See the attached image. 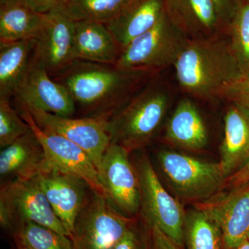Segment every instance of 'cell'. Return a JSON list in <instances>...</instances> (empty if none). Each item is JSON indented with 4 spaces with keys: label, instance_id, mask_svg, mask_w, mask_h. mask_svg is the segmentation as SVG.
<instances>
[{
    "label": "cell",
    "instance_id": "obj_1",
    "mask_svg": "<svg viewBox=\"0 0 249 249\" xmlns=\"http://www.w3.org/2000/svg\"><path fill=\"white\" fill-rule=\"evenodd\" d=\"M152 73L76 60L54 80L67 90L76 107L87 113L86 117L109 119L133 97L131 95Z\"/></svg>",
    "mask_w": 249,
    "mask_h": 249
},
{
    "label": "cell",
    "instance_id": "obj_2",
    "mask_svg": "<svg viewBox=\"0 0 249 249\" xmlns=\"http://www.w3.org/2000/svg\"><path fill=\"white\" fill-rule=\"evenodd\" d=\"M174 66L181 88L202 98L224 97L245 77L230 41L219 36L189 40Z\"/></svg>",
    "mask_w": 249,
    "mask_h": 249
},
{
    "label": "cell",
    "instance_id": "obj_3",
    "mask_svg": "<svg viewBox=\"0 0 249 249\" xmlns=\"http://www.w3.org/2000/svg\"><path fill=\"white\" fill-rule=\"evenodd\" d=\"M169 97L159 85H147L108 120L111 143L129 152L147 145L164 119Z\"/></svg>",
    "mask_w": 249,
    "mask_h": 249
},
{
    "label": "cell",
    "instance_id": "obj_4",
    "mask_svg": "<svg viewBox=\"0 0 249 249\" xmlns=\"http://www.w3.org/2000/svg\"><path fill=\"white\" fill-rule=\"evenodd\" d=\"M188 41L165 13L150 30L122 49L115 65L124 70L153 73L174 65Z\"/></svg>",
    "mask_w": 249,
    "mask_h": 249
},
{
    "label": "cell",
    "instance_id": "obj_5",
    "mask_svg": "<svg viewBox=\"0 0 249 249\" xmlns=\"http://www.w3.org/2000/svg\"><path fill=\"white\" fill-rule=\"evenodd\" d=\"M32 222L71 237L49 204L37 176L6 181L0 191V222L4 228Z\"/></svg>",
    "mask_w": 249,
    "mask_h": 249
},
{
    "label": "cell",
    "instance_id": "obj_6",
    "mask_svg": "<svg viewBox=\"0 0 249 249\" xmlns=\"http://www.w3.org/2000/svg\"><path fill=\"white\" fill-rule=\"evenodd\" d=\"M132 222L106 196L91 190L75 224V248L113 249L130 230Z\"/></svg>",
    "mask_w": 249,
    "mask_h": 249
},
{
    "label": "cell",
    "instance_id": "obj_7",
    "mask_svg": "<svg viewBox=\"0 0 249 249\" xmlns=\"http://www.w3.org/2000/svg\"><path fill=\"white\" fill-rule=\"evenodd\" d=\"M158 160L174 191L186 199H209L227 179L219 162L205 161L170 150L160 151Z\"/></svg>",
    "mask_w": 249,
    "mask_h": 249
},
{
    "label": "cell",
    "instance_id": "obj_8",
    "mask_svg": "<svg viewBox=\"0 0 249 249\" xmlns=\"http://www.w3.org/2000/svg\"><path fill=\"white\" fill-rule=\"evenodd\" d=\"M134 165L140 188L141 206L149 224L157 226L178 247H182L186 213L165 189L148 157L141 156Z\"/></svg>",
    "mask_w": 249,
    "mask_h": 249
},
{
    "label": "cell",
    "instance_id": "obj_9",
    "mask_svg": "<svg viewBox=\"0 0 249 249\" xmlns=\"http://www.w3.org/2000/svg\"><path fill=\"white\" fill-rule=\"evenodd\" d=\"M17 105L19 114L29 124L43 148L47 168L78 177L88 183L89 189L106 196L98 178L97 168L89 155L65 137L41 129L27 109L22 105Z\"/></svg>",
    "mask_w": 249,
    "mask_h": 249
},
{
    "label": "cell",
    "instance_id": "obj_10",
    "mask_svg": "<svg viewBox=\"0 0 249 249\" xmlns=\"http://www.w3.org/2000/svg\"><path fill=\"white\" fill-rule=\"evenodd\" d=\"M22 106L41 129L65 137L83 148L98 170L103 155L111 143L107 130L109 119L103 116L75 119Z\"/></svg>",
    "mask_w": 249,
    "mask_h": 249
},
{
    "label": "cell",
    "instance_id": "obj_11",
    "mask_svg": "<svg viewBox=\"0 0 249 249\" xmlns=\"http://www.w3.org/2000/svg\"><path fill=\"white\" fill-rule=\"evenodd\" d=\"M129 155L124 147L110 143L98 170L106 197L127 217L137 213L141 208L138 177Z\"/></svg>",
    "mask_w": 249,
    "mask_h": 249
},
{
    "label": "cell",
    "instance_id": "obj_12",
    "mask_svg": "<svg viewBox=\"0 0 249 249\" xmlns=\"http://www.w3.org/2000/svg\"><path fill=\"white\" fill-rule=\"evenodd\" d=\"M74 24L62 11L44 16L43 24L36 38L35 55L53 79L66 71L76 60Z\"/></svg>",
    "mask_w": 249,
    "mask_h": 249
},
{
    "label": "cell",
    "instance_id": "obj_13",
    "mask_svg": "<svg viewBox=\"0 0 249 249\" xmlns=\"http://www.w3.org/2000/svg\"><path fill=\"white\" fill-rule=\"evenodd\" d=\"M15 97L19 104L55 115L72 117L76 110L67 90L49 76L35 53Z\"/></svg>",
    "mask_w": 249,
    "mask_h": 249
},
{
    "label": "cell",
    "instance_id": "obj_14",
    "mask_svg": "<svg viewBox=\"0 0 249 249\" xmlns=\"http://www.w3.org/2000/svg\"><path fill=\"white\" fill-rule=\"evenodd\" d=\"M197 207L217 223L227 249L235 248L248 240L249 183L232 188L229 193L212 196Z\"/></svg>",
    "mask_w": 249,
    "mask_h": 249
},
{
    "label": "cell",
    "instance_id": "obj_15",
    "mask_svg": "<svg viewBox=\"0 0 249 249\" xmlns=\"http://www.w3.org/2000/svg\"><path fill=\"white\" fill-rule=\"evenodd\" d=\"M37 178L49 204L72 238L77 218L88 198L89 186L78 177L53 168H47Z\"/></svg>",
    "mask_w": 249,
    "mask_h": 249
},
{
    "label": "cell",
    "instance_id": "obj_16",
    "mask_svg": "<svg viewBox=\"0 0 249 249\" xmlns=\"http://www.w3.org/2000/svg\"><path fill=\"white\" fill-rule=\"evenodd\" d=\"M165 14L189 40L209 38L224 31L212 0H164Z\"/></svg>",
    "mask_w": 249,
    "mask_h": 249
},
{
    "label": "cell",
    "instance_id": "obj_17",
    "mask_svg": "<svg viewBox=\"0 0 249 249\" xmlns=\"http://www.w3.org/2000/svg\"><path fill=\"white\" fill-rule=\"evenodd\" d=\"M165 13L164 0H131L115 18L105 24L123 49L150 30Z\"/></svg>",
    "mask_w": 249,
    "mask_h": 249
},
{
    "label": "cell",
    "instance_id": "obj_18",
    "mask_svg": "<svg viewBox=\"0 0 249 249\" xmlns=\"http://www.w3.org/2000/svg\"><path fill=\"white\" fill-rule=\"evenodd\" d=\"M46 168L45 152L31 129L0 153V175L6 181L34 178Z\"/></svg>",
    "mask_w": 249,
    "mask_h": 249
},
{
    "label": "cell",
    "instance_id": "obj_19",
    "mask_svg": "<svg viewBox=\"0 0 249 249\" xmlns=\"http://www.w3.org/2000/svg\"><path fill=\"white\" fill-rule=\"evenodd\" d=\"M219 161L227 178L249 161V114L232 104L224 118Z\"/></svg>",
    "mask_w": 249,
    "mask_h": 249
},
{
    "label": "cell",
    "instance_id": "obj_20",
    "mask_svg": "<svg viewBox=\"0 0 249 249\" xmlns=\"http://www.w3.org/2000/svg\"><path fill=\"white\" fill-rule=\"evenodd\" d=\"M73 42L76 60L116 65L122 51L103 23L75 22Z\"/></svg>",
    "mask_w": 249,
    "mask_h": 249
},
{
    "label": "cell",
    "instance_id": "obj_21",
    "mask_svg": "<svg viewBox=\"0 0 249 249\" xmlns=\"http://www.w3.org/2000/svg\"><path fill=\"white\" fill-rule=\"evenodd\" d=\"M165 139L175 146L189 150H201L207 145L209 137L204 120L189 100L178 103L167 123Z\"/></svg>",
    "mask_w": 249,
    "mask_h": 249
},
{
    "label": "cell",
    "instance_id": "obj_22",
    "mask_svg": "<svg viewBox=\"0 0 249 249\" xmlns=\"http://www.w3.org/2000/svg\"><path fill=\"white\" fill-rule=\"evenodd\" d=\"M36 40L0 42V98L15 96L35 53Z\"/></svg>",
    "mask_w": 249,
    "mask_h": 249
},
{
    "label": "cell",
    "instance_id": "obj_23",
    "mask_svg": "<svg viewBox=\"0 0 249 249\" xmlns=\"http://www.w3.org/2000/svg\"><path fill=\"white\" fill-rule=\"evenodd\" d=\"M45 14H39L23 0H4L0 2V42L36 39Z\"/></svg>",
    "mask_w": 249,
    "mask_h": 249
},
{
    "label": "cell",
    "instance_id": "obj_24",
    "mask_svg": "<svg viewBox=\"0 0 249 249\" xmlns=\"http://www.w3.org/2000/svg\"><path fill=\"white\" fill-rule=\"evenodd\" d=\"M184 242L188 249H220L222 232L217 223L196 207L186 213Z\"/></svg>",
    "mask_w": 249,
    "mask_h": 249
},
{
    "label": "cell",
    "instance_id": "obj_25",
    "mask_svg": "<svg viewBox=\"0 0 249 249\" xmlns=\"http://www.w3.org/2000/svg\"><path fill=\"white\" fill-rule=\"evenodd\" d=\"M131 0H69L64 14L74 22L106 24L116 17Z\"/></svg>",
    "mask_w": 249,
    "mask_h": 249
},
{
    "label": "cell",
    "instance_id": "obj_26",
    "mask_svg": "<svg viewBox=\"0 0 249 249\" xmlns=\"http://www.w3.org/2000/svg\"><path fill=\"white\" fill-rule=\"evenodd\" d=\"M18 237L29 249H76L71 237L32 222L18 226Z\"/></svg>",
    "mask_w": 249,
    "mask_h": 249
},
{
    "label": "cell",
    "instance_id": "obj_27",
    "mask_svg": "<svg viewBox=\"0 0 249 249\" xmlns=\"http://www.w3.org/2000/svg\"><path fill=\"white\" fill-rule=\"evenodd\" d=\"M231 45L244 76H249V0H241L228 27Z\"/></svg>",
    "mask_w": 249,
    "mask_h": 249
},
{
    "label": "cell",
    "instance_id": "obj_28",
    "mask_svg": "<svg viewBox=\"0 0 249 249\" xmlns=\"http://www.w3.org/2000/svg\"><path fill=\"white\" fill-rule=\"evenodd\" d=\"M31 130L19 111L11 107L9 100L0 98V146H8Z\"/></svg>",
    "mask_w": 249,
    "mask_h": 249
},
{
    "label": "cell",
    "instance_id": "obj_29",
    "mask_svg": "<svg viewBox=\"0 0 249 249\" xmlns=\"http://www.w3.org/2000/svg\"><path fill=\"white\" fill-rule=\"evenodd\" d=\"M249 114V76L244 77L227 90L224 97Z\"/></svg>",
    "mask_w": 249,
    "mask_h": 249
},
{
    "label": "cell",
    "instance_id": "obj_30",
    "mask_svg": "<svg viewBox=\"0 0 249 249\" xmlns=\"http://www.w3.org/2000/svg\"><path fill=\"white\" fill-rule=\"evenodd\" d=\"M224 31H227L229 24L236 12L241 0H212Z\"/></svg>",
    "mask_w": 249,
    "mask_h": 249
},
{
    "label": "cell",
    "instance_id": "obj_31",
    "mask_svg": "<svg viewBox=\"0 0 249 249\" xmlns=\"http://www.w3.org/2000/svg\"><path fill=\"white\" fill-rule=\"evenodd\" d=\"M36 12L47 14L53 11H63L69 0H23Z\"/></svg>",
    "mask_w": 249,
    "mask_h": 249
},
{
    "label": "cell",
    "instance_id": "obj_32",
    "mask_svg": "<svg viewBox=\"0 0 249 249\" xmlns=\"http://www.w3.org/2000/svg\"><path fill=\"white\" fill-rule=\"evenodd\" d=\"M150 225V249H179V247L157 226Z\"/></svg>",
    "mask_w": 249,
    "mask_h": 249
},
{
    "label": "cell",
    "instance_id": "obj_33",
    "mask_svg": "<svg viewBox=\"0 0 249 249\" xmlns=\"http://www.w3.org/2000/svg\"><path fill=\"white\" fill-rule=\"evenodd\" d=\"M225 183H227L232 188L249 183V161L238 171L229 177Z\"/></svg>",
    "mask_w": 249,
    "mask_h": 249
},
{
    "label": "cell",
    "instance_id": "obj_34",
    "mask_svg": "<svg viewBox=\"0 0 249 249\" xmlns=\"http://www.w3.org/2000/svg\"><path fill=\"white\" fill-rule=\"evenodd\" d=\"M113 249H139V241L137 234L131 229Z\"/></svg>",
    "mask_w": 249,
    "mask_h": 249
},
{
    "label": "cell",
    "instance_id": "obj_35",
    "mask_svg": "<svg viewBox=\"0 0 249 249\" xmlns=\"http://www.w3.org/2000/svg\"><path fill=\"white\" fill-rule=\"evenodd\" d=\"M232 249H249V240L245 241L241 245Z\"/></svg>",
    "mask_w": 249,
    "mask_h": 249
},
{
    "label": "cell",
    "instance_id": "obj_36",
    "mask_svg": "<svg viewBox=\"0 0 249 249\" xmlns=\"http://www.w3.org/2000/svg\"><path fill=\"white\" fill-rule=\"evenodd\" d=\"M27 249V247H24V249Z\"/></svg>",
    "mask_w": 249,
    "mask_h": 249
},
{
    "label": "cell",
    "instance_id": "obj_37",
    "mask_svg": "<svg viewBox=\"0 0 249 249\" xmlns=\"http://www.w3.org/2000/svg\"><path fill=\"white\" fill-rule=\"evenodd\" d=\"M4 0H0V2H1V1H4Z\"/></svg>",
    "mask_w": 249,
    "mask_h": 249
},
{
    "label": "cell",
    "instance_id": "obj_38",
    "mask_svg": "<svg viewBox=\"0 0 249 249\" xmlns=\"http://www.w3.org/2000/svg\"><path fill=\"white\" fill-rule=\"evenodd\" d=\"M248 240H249V235H248Z\"/></svg>",
    "mask_w": 249,
    "mask_h": 249
}]
</instances>
